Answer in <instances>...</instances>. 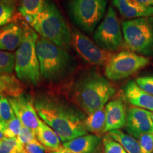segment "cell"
<instances>
[{"label": "cell", "mask_w": 153, "mask_h": 153, "mask_svg": "<svg viewBox=\"0 0 153 153\" xmlns=\"http://www.w3.org/2000/svg\"><path fill=\"white\" fill-rule=\"evenodd\" d=\"M126 127L129 135L136 139L144 134L152 133V112L136 106L131 107L127 112Z\"/></svg>", "instance_id": "cell-12"}, {"label": "cell", "mask_w": 153, "mask_h": 153, "mask_svg": "<svg viewBox=\"0 0 153 153\" xmlns=\"http://www.w3.org/2000/svg\"><path fill=\"white\" fill-rule=\"evenodd\" d=\"M24 34L20 46L15 53V66L17 78L25 84L38 85L41 79L39 61L36 53L38 38L35 30L27 26L24 27Z\"/></svg>", "instance_id": "cell-5"}, {"label": "cell", "mask_w": 153, "mask_h": 153, "mask_svg": "<svg viewBox=\"0 0 153 153\" xmlns=\"http://www.w3.org/2000/svg\"><path fill=\"white\" fill-rule=\"evenodd\" d=\"M0 153H19L16 137H4L0 141Z\"/></svg>", "instance_id": "cell-28"}, {"label": "cell", "mask_w": 153, "mask_h": 153, "mask_svg": "<svg viewBox=\"0 0 153 153\" xmlns=\"http://www.w3.org/2000/svg\"><path fill=\"white\" fill-rule=\"evenodd\" d=\"M36 137L49 152H53L61 148L60 137L42 120L40 121L39 127L36 132Z\"/></svg>", "instance_id": "cell-18"}, {"label": "cell", "mask_w": 153, "mask_h": 153, "mask_svg": "<svg viewBox=\"0 0 153 153\" xmlns=\"http://www.w3.org/2000/svg\"><path fill=\"white\" fill-rule=\"evenodd\" d=\"M150 63V59L130 51H123L114 54L106 65L105 75L114 81L133 75Z\"/></svg>", "instance_id": "cell-8"}, {"label": "cell", "mask_w": 153, "mask_h": 153, "mask_svg": "<svg viewBox=\"0 0 153 153\" xmlns=\"http://www.w3.org/2000/svg\"><path fill=\"white\" fill-rule=\"evenodd\" d=\"M15 115L9 98L4 96L0 97V123H7L13 119Z\"/></svg>", "instance_id": "cell-26"}, {"label": "cell", "mask_w": 153, "mask_h": 153, "mask_svg": "<svg viewBox=\"0 0 153 153\" xmlns=\"http://www.w3.org/2000/svg\"><path fill=\"white\" fill-rule=\"evenodd\" d=\"M15 115L25 127L37 132L40 125V119L34 106L33 101L29 96L22 94L16 97L9 98Z\"/></svg>", "instance_id": "cell-11"}, {"label": "cell", "mask_w": 153, "mask_h": 153, "mask_svg": "<svg viewBox=\"0 0 153 153\" xmlns=\"http://www.w3.org/2000/svg\"><path fill=\"white\" fill-rule=\"evenodd\" d=\"M141 153H153V132L142 135L137 139Z\"/></svg>", "instance_id": "cell-29"}, {"label": "cell", "mask_w": 153, "mask_h": 153, "mask_svg": "<svg viewBox=\"0 0 153 153\" xmlns=\"http://www.w3.org/2000/svg\"><path fill=\"white\" fill-rule=\"evenodd\" d=\"M116 92L109 81L95 71L82 74L73 89L76 104L88 114L104 107Z\"/></svg>", "instance_id": "cell-2"}, {"label": "cell", "mask_w": 153, "mask_h": 153, "mask_svg": "<svg viewBox=\"0 0 153 153\" xmlns=\"http://www.w3.org/2000/svg\"><path fill=\"white\" fill-rule=\"evenodd\" d=\"M50 153H76L73 152V151L68 150V149L61 147L60 149H58L57 150L53 151V152H50Z\"/></svg>", "instance_id": "cell-33"}, {"label": "cell", "mask_w": 153, "mask_h": 153, "mask_svg": "<svg viewBox=\"0 0 153 153\" xmlns=\"http://www.w3.org/2000/svg\"><path fill=\"white\" fill-rule=\"evenodd\" d=\"M15 7L11 0L0 1V27L8 24L14 15Z\"/></svg>", "instance_id": "cell-24"}, {"label": "cell", "mask_w": 153, "mask_h": 153, "mask_svg": "<svg viewBox=\"0 0 153 153\" xmlns=\"http://www.w3.org/2000/svg\"><path fill=\"white\" fill-rule=\"evenodd\" d=\"M41 77L48 82L62 79L73 69V60L65 48L43 37L36 42Z\"/></svg>", "instance_id": "cell-4"}, {"label": "cell", "mask_w": 153, "mask_h": 153, "mask_svg": "<svg viewBox=\"0 0 153 153\" xmlns=\"http://www.w3.org/2000/svg\"><path fill=\"white\" fill-rule=\"evenodd\" d=\"M135 82L141 89L153 96V75L139 76Z\"/></svg>", "instance_id": "cell-31"}, {"label": "cell", "mask_w": 153, "mask_h": 153, "mask_svg": "<svg viewBox=\"0 0 153 153\" xmlns=\"http://www.w3.org/2000/svg\"><path fill=\"white\" fill-rule=\"evenodd\" d=\"M0 141H1V140H0Z\"/></svg>", "instance_id": "cell-38"}, {"label": "cell", "mask_w": 153, "mask_h": 153, "mask_svg": "<svg viewBox=\"0 0 153 153\" xmlns=\"http://www.w3.org/2000/svg\"><path fill=\"white\" fill-rule=\"evenodd\" d=\"M106 125V111L105 107L94 111L85 118V126L87 131L98 136L105 133Z\"/></svg>", "instance_id": "cell-20"}, {"label": "cell", "mask_w": 153, "mask_h": 153, "mask_svg": "<svg viewBox=\"0 0 153 153\" xmlns=\"http://www.w3.org/2000/svg\"><path fill=\"white\" fill-rule=\"evenodd\" d=\"M107 2L108 0H69V14L80 29L92 33L105 15Z\"/></svg>", "instance_id": "cell-7"}, {"label": "cell", "mask_w": 153, "mask_h": 153, "mask_svg": "<svg viewBox=\"0 0 153 153\" xmlns=\"http://www.w3.org/2000/svg\"><path fill=\"white\" fill-rule=\"evenodd\" d=\"M22 126L19 118L15 116L7 123H0V130L6 137H17Z\"/></svg>", "instance_id": "cell-25"}, {"label": "cell", "mask_w": 153, "mask_h": 153, "mask_svg": "<svg viewBox=\"0 0 153 153\" xmlns=\"http://www.w3.org/2000/svg\"><path fill=\"white\" fill-rule=\"evenodd\" d=\"M120 14L126 19H137L153 16V7H147L137 0H112Z\"/></svg>", "instance_id": "cell-14"}, {"label": "cell", "mask_w": 153, "mask_h": 153, "mask_svg": "<svg viewBox=\"0 0 153 153\" xmlns=\"http://www.w3.org/2000/svg\"><path fill=\"white\" fill-rule=\"evenodd\" d=\"M94 39L97 45L110 52L123 47L124 41L121 28L116 11L111 6L108 7L104 19L96 28Z\"/></svg>", "instance_id": "cell-9"}, {"label": "cell", "mask_w": 153, "mask_h": 153, "mask_svg": "<svg viewBox=\"0 0 153 153\" xmlns=\"http://www.w3.org/2000/svg\"><path fill=\"white\" fill-rule=\"evenodd\" d=\"M106 111V125L105 133L115 130H120L126 125L127 114L125 106L120 99H114L107 103Z\"/></svg>", "instance_id": "cell-13"}, {"label": "cell", "mask_w": 153, "mask_h": 153, "mask_svg": "<svg viewBox=\"0 0 153 153\" xmlns=\"http://www.w3.org/2000/svg\"><path fill=\"white\" fill-rule=\"evenodd\" d=\"M24 29L15 23H9L0 27V50L12 51L20 46Z\"/></svg>", "instance_id": "cell-15"}, {"label": "cell", "mask_w": 153, "mask_h": 153, "mask_svg": "<svg viewBox=\"0 0 153 153\" xmlns=\"http://www.w3.org/2000/svg\"><path fill=\"white\" fill-rule=\"evenodd\" d=\"M15 66V55L0 50V75L13 72Z\"/></svg>", "instance_id": "cell-23"}, {"label": "cell", "mask_w": 153, "mask_h": 153, "mask_svg": "<svg viewBox=\"0 0 153 153\" xmlns=\"http://www.w3.org/2000/svg\"><path fill=\"white\" fill-rule=\"evenodd\" d=\"M5 1V0H0V1Z\"/></svg>", "instance_id": "cell-37"}, {"label": "cell", "mask_w": 153, "mask_h": 153, "mask_svg": "<svg viewBox=\"0 0 153 153\" xmlns=\"http://www.w3.org/2000/svg\"><path fill=\"white\" fill-rule=\"evenodd\" d=\"M152 120H153V111L152 112Z\"/></svg>", "instance_id": "cell-36"}, {"label": "cell", "mask_w": 153, "mask_h": 153, "mask_svg": "<svg viewBox=\"0 0 153 153\" xmlns=\"http://www.w3.org/2000/svg\"><path fill=\"white\" fill-rule=\"evenodd\" d=\"M72 44L85 62L94 65H106L114 54L102 49L79 30L72 33Z\"/></svg>", "instance_id": "cell-10"}, {"label": "cell", "mask_w": 153, "mask_h": 153, "mask_svg": "<svg viewBox=\"0 0 153 153\" xmlns=\"http://www.w3.org/2000/svg\"><path fill=\"white\" fill-rule=\"evenodd\" d=\"M45 0H20L19 10L25 19L35 16L43 8Z\"/></svg>", "instance_id": "cell-22"}, {"label": "cell", "mask_w": 153, "mask_h": 153, "mask_svg": "<svg viewBox=\"0 0 153 153\" xmlns=\"http://www.w3.org/2000/svg\"><path fill=\"white\" fill-rule=\"evenodd\" d=\"M107 135L119 143L127 153H141L138 140L129 134L120 130H115L107 133Z\"/></svg>", "instance_id": "cell-21"}, {"label": "cell", "mask_w": 153, "mask_h": 153, "mask_svg": "<svg viewBox=\"0 0 153 153\" xmlns=\"http://www.w3.org/2000/svg\"><path fill=\"white\" fill-rule=\"evenodd\" d=\"M126 47L143 55H153V18L142 17L122 23Z\"/></svg>", "instance_id": "cell-6"}, {"label": "cell", "mask_w": 153, "mask_h": 153, "mask_svg": "<svg viewBox=\"0 0 153 153\" xmlns=\"http://www.w3.org/2000/svg\"><path fill=\"white\" fill-rule=\"evenodd\" d=\"M4 137H5L4 135L2 132H1V130H0V140H2L4 138Z\"/></svg>", "instance_id": "cell-35"}, {"label": "cell", "mask_w": 153, "mask_h": 153, "mask_svg": "<svg viewBox=\"0 0 153 153\" xmlns=\"http://www.w3.org/2000/svg\"><path fill=\"white\" fill-rule=\"evenodd\" d=\"M103 145L104 153H127L119 143L111 138L107 134L103 139Z\"/></svg>", "instance_id": "cell-27"}, {"label": "cell", "mask_w": 153, "mask_h": 153, "mask_svg": "<svg viewBox=\"0 0 153 153\" xmlns=\"http://www.w3.org/2000/svg\"><path fill=\"white\" fill-rule=\"evenodd\" d=\"M99 143L100 137L99 136L87 134L63 143L62 147L76 153H94L98 148Z\"/></svg>", "instance_id": "cell-17"}, {"label": "cell", "mask_w": 153, "mask_h": 153, "mask_svg": "<svg viewBox=\"0 0 153 153\" xmlns=\"http://www.w3.org/2000/svg\"><path fill=\"white\" fill-rule=\"evenodd\" d=\"M18 142L23 145H25L28 143H31L32 141L37 140L36 132L32 131L31 129L27 127L22 126L20 133L16 137Z\"/></svg>", "instance_id": "cell-30"}, {"label": "cell", "mask_w": 153, "mask_h": 153, "mask_svg": "<svg viewBox=\"0 0 153 153\" xmlns=\"http://www.w3.org/2000/svg\"><path fill=\"white\" fill-rule=\"evenodd\" d=\"M137 1L147 7H153V0H137Z\"/></svg>", "instance_id": "cell-34"}, {"label": "cell", "mask_w": 153, "mask_h": 153, "mask_svg": "<svg viewBox=\"0 0 153 153\" xmlns=\"http://www.w3.org/2000/svg\"><path fill=\"white\" fill-rule=\"evenodd\" d=\"M33 103L38 116L57 134L62 142L87 134L85 118L77 108L47 94L38 95Z\"/></svg>", "instance_id": "cell-1"}, {"label": "cell", "mask_w": 153, "mask_h": 153, "mask_svg": "<svg viewBox=\"0 0 153 153\" xmlns=\"http://www.w3.org/2000/svg\"><path fill=\"white\" fill-rule=\"evenodd\" d=\"M26 20L41 37L55 45L65 48L72 43L71 31L53 0H45L41 11Z\"/></svg>", "instance_id": "cell-3"}, {"label": "cell", "mask_w": 153, "mask_h": 153, "mask_svg": "<svg viewBox=\"0 0 153 153\" xmlns=\"http://www.w3.org/2000/svg\"><path fill=\"white\" fill-rule=\"evenodd\" d=\"M125 97L133 106L153 111V96L141 89L134 81L129 82L124 88Z\"/></svg>", "instance_id": "cell-16"}, {"label": "cell", "mask_w": 153, "mask_h": 153, "mask_svg": "<svg viewBox=\"0 0 153 153\" xmlns=\"http://www.w3.org/2000/svg\"><path fill=\"white\" fill-rule=\"evenodd\" d=\"M24 147L27 153H46V149L38 140L24 145Z\"/></svg>", "instance_id": "cell-32"}, {"label": "cell", "mask_w": 153, "mask_h": 153, "mask_svg": "<svg viewBox=\"0 0 153 153\" xmlns=\"http://www.w3.org/2000/svg\"><path fill=\"white\" fill-rule=\"evenodd\" d=\"M23 91L20 80L14 75L11 74L0 75V97H16L23 94Z\"/></svg>", "instance_id": "cell-19"}]
</instances>
